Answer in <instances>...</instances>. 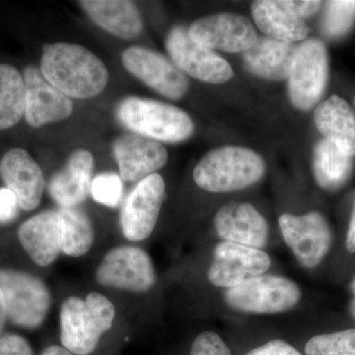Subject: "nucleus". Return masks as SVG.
Segmentation results:
<instances>
[{"mask_svg":"<svg viewBox=\"0 0 355 355\" xmlns=\"http://www.w3.org/2000/svg\"><path fill=\"white\" fill-rule=\"evenodd\" d=\"M40 69L49 83L73 99L101 94L109 81L104 62L80 44H44Z\"/></svg>","mask_w":355,"mask_h":355,"instance_id":"f257e3e1","label":"nucleus"},{"mask_svg":"<svg viewBox=\"0 0 355 355\" xmlns=\"http://www.w3.org/2000/svg\"><path fill=\"white\" fill-rule=\"evenodd\" d=\"M116 308L99 292H90L85 299L71 296L60 306V343L76 355H90L101 336L111 330Z\"/></svg>","mask_w":355,"mask_h":355,"instance_id":"f03ea898","label":"nucleus"},{"mask_svg":"<svg viewBox=\"0 0 355 355\" xmlns=\"http://www.w3.org/2000/svg\"><path fill=\"white\" fill-rule=\"evenodd\" d=\"M265 172L266 163L260 154L244 147L224 146L198 161L193 180L202 190L227 193L256 184Z\"/></svg>","mask_w":355,"mask_h":355,"instance_id":"7ed1b4c3","label":"nucleus"},{"mask_svg":"<svg viewBox=\"0 0 355 355\" xmlns=\"http://www.w3.org/2000/svg\"><path fill=\"white\" fill-rule=\"evenodd\" d=\"M116 114L128 130L159 142L184 141L195 132L193 121L186 112L155 100L125 98L116 106Z\"/></svg>","mask_w":355,"mask_h":355,"instance_id":"20e7f679","label":"nucleus"},{"mask_svg":"<svg viewBox=\"0 0 355 355\" xmlns=\"http://www.w3.org/2000/svg\"><path fill=\"white\" fill-rule=\"evenodd\" d=\"M0 292L6 303L7 319L24 330H37L50 313L51 294L46 282L32 273L0 268Z\"/></svg>","mask_w":355,"mask_h":355,"instance_id":"39448f33","label":"nucleus"},{"mask_svg":"<svg viewBox=\"0 0 355 355\" xmlns=\"http://www.w3.org/2000/svg\"><path fill=\"white\" fill-rule=\"evenodd\" d=\"M301 291L293 280L261 275L228 288L224 300L232 309L253 314H277L297 305Z\"/></svg>","mask_w":355,"mask_h":355,"instance_id":"423d86ee","label":"nucleus"},{"mask_svg":"<svg viewBox=\"0 0 355 355\" xmlns=\"http://www.w3.org/2000/svg\"><path fill=\"white\" fill-rule=\"evenodd\" d=\"M329 79V55L323 42L309 39L298 46L288 76V93L295 108L307 111L323 97Z\"/></svg>","mask_w":355,"mask_h":355,"instance_id":"0eeeda50","label":"nucleus"},{"mask_svg":"<svg viewBox=\"0 0 355 355\" xmlns=\"http://www.w3.org/2000/svg\"><path fill=\"white\" fill-rule=\"evenodd\" d=\"M96 280L100 286L109 288L144 293L155 284V268L144 249L123 245L105 254L96 270Z\"/></svg>","mask_w":355,"mask_h":355,"instance_id":"6e6552de","label":"nucleus"},{"mask_svg":"<svg viewBox=\"0 0 355 355\" xmlns=\"http://www.w3.org/2000/svg\"><path fill=\"white\" fill-rule=\"evenodd\" d=\"M165 182L161 175H150L128 193L121 210V232L132 242L146 240L153 234L165 198Z\"/></svg>","mask_w":355,"mask_h":355,"instance_id":"1a4fd4ad","label":"nucleus"},{"mask_svg":"<svg viewBox=\"0 0 355 355\" xmlns=\"http://www.w3.org/2000/svg\"><path fill=\"white\" fill-rule=\"evenodd\" d=\"M279 227L287 246L305 268L320 265L330 251L333 239L330 225L320 212L300 216L282 214Z\"/></svg>","mask_w":355,"mask_h":355,"instance_id":"9d476101","label":"nucleus"},{"mask_svg":"<svg viewBox=\"0 0 355 355\" xmlns=\"http://www.w3.org/2000/svg\"><path fill=\"white\" fill-rule=\"evenodd\" d=\"M166 48L179 69L203 83L219 84L230 80L234 76L230 64L210 49L196 43L182 26L173 28Z\"/></svg>","mask_w":355,"mask_h":355,"instance_id":"9b49d317","label":"nucleus"},{"mask_svg":"<svg viewBox=\"0 0 355 355\" xmlns=\"http://www.w3.org/2000/svg\"><path fill=\"white\" fill-rule=\"evenodd\" d=\"M121 60L130 73L166 98L179 100L188 92V78L157 51L133 46L123 51Z\"/></svg>","mask_w":355,"mask_h":355,"instance_id":"f8f14e48","label":"nucleus"},{"mask_svg":"<svg viewBox=\"0 0 355 355\" xmlns=\"http://www.w3.org/2000/svg\"><path fill=\"white\" fill-rule=\"evenodd\" d=\"M189 36L210 50L245 53L258 40L249 19L233 13H218L200 18L190 26Z\"/></svg>","mask_w":355,"mask_h":355,"instance_id":"ddd939ff","label":"nucleus"},{"mask_svg":"<svg viewBox=\"0 0 355 355\" xmlns=\"http://www.w3.org/2000/svg\"><path fill=\"white\" fill-rule=\"evenodd\" d=\"M270 258L261 249L222 242L214 250L207 277L217 287L232 288L270 268Z\"/></svg>","mask_w":355,"mask_h":355,"instance_id":"4468645a","label":"nucleus"},{"mask_svg":"<svg viewBox=\"0 0 355 355\" xmlns=\"http://www.w3.org/2000/svg\"><path fill=\"white\" fill-rule=\"evenodd\" d=\"M26 89L25 119L30 125L42 128L71 116L73 103L49 83L41 69L27 67L23 73Z\"/></svg>","mask_w":355,"mask_h":355,"instance_id":"2eb2a0df","label":"nucleus"},{"mask_svg":"<svg viewBox=\"0 0 355 355\" xmlns=\"http://www.w3.org/2000/svg\"><path fill=\"white\" fill-rule=\"evenodd\" d=\"M113 153L121 179L130 183L155 174L168 161L167 149L161 142L133 132L114 140Z\"/></svg>","mask_w":355,"mask_h":355,"instance_id":"dca6fc26","label":"nucleus"},{"mask_svg":"<svg viewBox=\"0 0 355 355\" xmlns=\"http://www.w3.org/2000/svg\"><path fill=\"white\" fill-rule=\"evenodd\" d=\"M64 223L58 210H46L23 222L17 231L20 245L37 266H49L62 252Z\"/></svg>","mask_w":355,"mask_h":355,"instance_id":"f3484780","label":"nucleus"},{"mask_svg":"<svg viewBox=\"0 0 355 355\" xmlns=\"http://www.w3.org/2000/svg\"><path fill=\"white\" fill-rule=\"evenodd\" d=\"M0 176L6 188L12 191L21 209L31 211L43 198L44 177L38 163L22 148H12L0 162Z\"/></svg>","mask_w":355,"mask_h":355,"instance_id":"a211bd4d","label":"nucleus"},{"mask_svg":"<svg viewBox=\"0 0 355 355\" xmlns=\"http://www.w3.org/2000/svg\"><path fill=\"white\" fill-rule=\"evenodd\" d=\"M217 234L224 241L261 249L268 238L266 219L248 202H229L214 217Z\"/></svg>","mask_w":355,"mask_h":355,"instance_id":"6ab92c4d","label":"nucleus"},{"mask_svg":"<svg viewBox=\"0 0 355 355\" xmlns=\"http://www.w3.org/2000/svg\"><path fill=\"white\" fill-rule=\"evenodd\" d=\"M94 159L84 149L74 151L62 169L51 177L48 191L60 207H77L87 198L92 184Z\"/></svg>","mask_w":355,"mask_h":355,"instance_id":"aec40b11","label":"nucleus"},{"mask_svg":"<svg viewBox=\"0 0 355 355\" xmlns=\"http://www.w3.org/2000/svg\"><path fill=\"white\" fill-rule=\"evenodd\" d=\"M298 46L270 38L257 40L251 49L243 53V62L250 73L268 79L288 78L297 53Z\"/></svg>","mask_w":355,"mask_h":355,"instance_id":"412c9836","label":"nucleus"},{"mask_svg":"<svg viewBox=\"0 0 355 355\" xmlns=\"http://www.w3.org/2000/svg\"><path fill=\"white\" fill-rule=\"evenodd\" d=\"M79 6L102 29L119 38L132 40L144 29L137 6L128 0H83Z\"/></svg>","mask_w":355,"mask_h":355,"instance_id":"4be33fe9","label":"nucleus"},{"mask_svg":"<svg viewBox=\"0 0 355 355\" xmlns=\"http://www.w3.org/2000/svg\"><path fill=\"white\" fill-rule=\"evenodd\" d=\"M318 130L349 157L355 156V113L349 103L333 95L318 105L314 114Z\"/></svg>","mask_w":355,"mask_h":355,"instance_id":"5701e85b","label":"nucleus"},{"mask_svg":"<svg viewBox=\"0 0 355 355\" xmlns=\"http://www.w3.org/2000/svg\"><path fill=\"white\" fill-rule=\"evenodd\" d=\"M257 26L270 38L279 41H302L307 38L309 28L297 16L289 11L282 1L259 0L251 6Z\"/></svg>","mask_w":355,"mask_h":355,"instance_id":"b1692460","label":"nucleus"},{"mask_svg":"<svg viewBox=\"0 0 355 355\" xmlns=\"http://www.w3.org/2000/svg\"><path fill=\"white\" fill-rule=\"evenodd\" d=\"M352 165V157L340 151L330 140H320L315 146L313 156L315 180L324 190L336 191L347 183Z\"/></svg>","mask_w":355,"mask_h":355,"instance_id":"393cba45","label":"nucleus"},{"mask_svg":"<svg viewBox=\"0 0 355 355\" xmlns=\"http://www.w3.org/2000/svg\"><path fill=\"white\" fill-rule=\"evenodd\" d=\"M24 79L12 65L0 64V130L19 123L25 114Z\"/></svg>","mask_w":355,"mask_h":355,"instance_id":"a878e982","label":"nucleus"},{"mask_svg":"<svg viewBox=\"0 0 355 355\" xmlns=\"http://www.w3.org/2000/svg\"><path fill=\"white\" fill-rule=\"evenodd\" d=\"M58 211L64 223L62 253L72 258H79L87 254L95 239L90 217L78 207H60Z\"/></svg>","mask_w":355,"mask_h":355,"instance_id":"bb28decb","label":"nucleus"},{"mask_svg":"<svg viewBox=\"0 0 355 355\" xmlns=\"http://www.w3.org/2000/svg\"><path fill=\"white\" fill-rule=\"evenodd\" d=\"M355 23V1H328L326 3L322 31L330 39L345 36Z\"/></svg>","mask_w":355,"mask_h":355,"instance_id":"cd10ccee","label":"nucleus"},{"mask_svg":"<svg viewBox=\"0 0 355 355\" xmlns=\"http://www.w3.org/2000/svg\"><path fill=\"white\" fill-rule=\"evenodd\" d=\"M306 355H355V329L313 336Z\"/></svg>","mask_w":355,"mask_h":355,"instance_id":"c85d7f7f","label":"nucleus"},{"mask_svg":"<svg viewBox=\"0 0 355 355\" xmlns=\"http://www.w3.org/2000/svg\"><path fill=\"white\" fill-rule=\"evenodd\" d=\"M123 193V180L120 175L103 173L92 180L90 195L100 205L114 209L120 205Z\"/></svg>","mask_w":355,"mask_h":355,"instance_id":"c756f323","label":"nucleus"},{"mask_svg":"<svg viewBox=\"0 0 355 355\" xmlns=\"http://www.w3.org/2000/svg\"><path fill=\"white\" fill-rule=\"evenodd\" d=\"M190 355H231V352L217 334L205 331L193 340Z\"/></svg>","mask_w":355,"mask_h":355,"instance_id":"7c9ffc66","label":"nucleus"},{"mask_svg":"<svg viewBox=\"0 0 355 355\" xmlns=\"http://www.w3.org/2000/svg\"><path fill=\"white\" fill-rule=\"evenodd\" d=\"M0 355H35L31 345L21 335L4 333L0 336Z\"/></svg>","mask_w":355,"mask_h":355,"instance_id":"2f4dec72","label":"nucleus"},{"mask_svg":"<svg viewBox=\"0 0 355 355\" xmlns=\"http://www.w3.org/2000/svg\"><path fill=\"white\" fill-rule=\"evenodd\" d=\"M20 207L15 195L7 188L0 189V223L13 221L18 216Z\"/></svg>","mask_w":355,"mask_h":355,"instance_id":"473e14b6","label":"nucleus"},{"mask_svg":"<svg viewBox=\"0 0 355 355\" xmlns=\"http://www.w3.org/2000/svg\"><path fill=\"white\" fill-rule=\"evenodd\" d=\"M246 355H302L295 347L282 340H272L257 349L250 350Z\"/></svg>","mask_w":355,"mask_h":355,"instance_id":"72a5a7b5","label":"nucleus"},{"mask_svg":"<svg viewBox=\"0 0 355 355\" xmlns=\"http://www.w3.org/2000/svg\"><path fill=\"white\" fill-rule=\"evenodd\" d=\"M282 2L289 11H291L294 15L297 16L301 20L316 14L321 9L322 4H323V2L315 1V0H312V1H310V0H305V1L284 0Z\"/></svg>","mask_w":355,"mask_h":355,"instance_id":"f704fd0d","label":"nucleus"},{"mask_svg":"<svg viewBox=\"0 0 355 355\" xmlns=\"http://www.w3.org/2000/svg\"><path fill=\"white\" fill-rule=\"evenodd\" d=\"M347 249L349 253L355 252V205L350 218L349 230L347 234Z\"/></svg>","mask_w":355,"mask_h":355,"instance_id":"c9c22d12","label":"nucleus"},{"mask_svg":"<svg viewBox=\"0 0 355 355\" xmlns=\"http://www.w3.org/2000/svg\"><path fill=\"white\" fill-rule=\"evenodd\" d=\"M41 355H76L60 345H50L42 352Z\"/></svg>","mask_w":355,"mask_h":355,"instance_id":"e433bc0d","label":"nucleus"},{"mask_svg":"<svg viewBox=\"0 0 355 355\" xmlns=\"http://www.w3.org/2000/svg\"><path fill=\"white\" fill-rule=\"evenodd\" d=\"M7 319V313L6 303H4L3 297H2L1 292H0V336L4 334V328H6Z\"/></svg>","mask_w":355,"mask_h":355,"instance_id":"4c0bfd02","label":"nucleus"},{"mask_svg":"<svg viewBox=\"0 0 355 355\" xmlns=\"http://www.w3.org/2000/svg\"><path fill=\"white\" fill-rule=\"evenodd\" d=\"M352 292L354 297H352V302H350L349 309L350 313H352V316H354L355 319V277L352 282Z\"/></svg>","mask_w":355,"mask_h":355,"instance_id":"58836bf2","label":"nucleus"},{"mask_svg":"<svg viewBox=\"0 0 355 355\" xmlns=\"http://www.w3.org/2000/svg\"><path fill=\"white\" fill-rule=\"evenodd\" d=\"M354 113H355V96H354Z\"/></svg>","mask_w":355,"mask_h":355,"instance_id":"ea45409f","label":"nucleus"}]
</instances>
